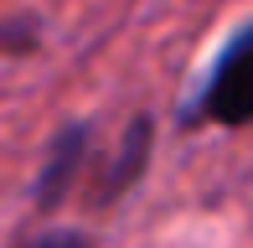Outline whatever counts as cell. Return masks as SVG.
I'll use <instances>...</instances> for the list:
<instances>
[{"mask_svg": "<svg viewBox=\"0 0 253 248\" xmlns=\"http://www.w3.org/2000/svg\"><path fill=\"white\" fill-rule=\"evenodd\" d=\"M26 248H88L83 233H73V228H57V233H42V238H31Z\"/></svg>", "mask_w": 253, "mask_h": 248, "instance_id": "277c9868", "label": "cell"}, {"mask_svg": "<svg viewBox=\"0 0 253 248\" xmlns=\"http://www.w3.org/2000/svg\"><path fill=\"white\" fill-rule=\"evenodd\" d=\"M150 145H155V134H150V119H134L129 129H124V140H119V155L109 161V176H103V186H98V202H103V207H109L114 197H124V191H129V186L145 176Z\"/></svg>", "mask_w": 253, "mask_h": 248, "instance_id": "3957f363", "label": "cell"}, {"mask_svg": "<svg viewBox=\"0 0 253 248\" xmlns=\"http://www.w3.org/2000/svg\"><path fill=\"white\" fill-rule=\"evenodd\" d=\"M83 155H88V129H83V124H73V129H62V134L52 140L47 165H42V176H37V207H42V212H52L57 202L73 191Z\"/></svg>", "mask_w": 253, "mask_h": 248, "instance_id": "7a4b0ae2", "label": "cell"}, {"mask_svg": "<svg viewBox=\"0 0 253 248\" xmlns=\"http://www.w3.org/2000/svg\"><path fill=\"white\" fill-rule=\"evenodd\" d=\"M197 119L227 124V129L253 124V21L222 47V57H217L212 78H207V88H202Z\"/></svg>", "mask_w": 253, "mask_h": 248, "instance_id": "6da1fadb", "label": "cell"}]
</instances>
